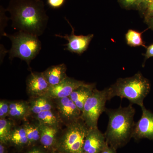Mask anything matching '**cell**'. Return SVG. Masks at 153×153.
Here are the masks:
<instances>
[{
  "label": "cell",
  "instance_id": "8",
  "mask_svg": "<svg viewBox=\"0 0 153 153\" xmlns=\"http://www.w3.org/2000/svg\"><path fill=\"white\" fill-rule=\"evenodd\" d=\"M65 19L72 29V32L71 34H66L65 36H63L57 34L55 35V36L59 38H64L68 41V43L64 45L66 47L64 50L81 55L88 48L91 41L93 39L94 35L92 34H89L87 36H77L75 35L74 28L71 26L68 20L66 18Z\"/></svg>",
  "mask_w": 153,
  "mask_h": 153
},
{
  "label": "cell",
  "instance_id": "6",
  "mask_svg": "<svg viewBox=\"0 0 153 153\" xmlns=\"http://www.w3.org/2000/svg\"><path fill=\"white\" fill-rule=\"evenodd\" d=\"M108 100L107 88L101 91L94 88L85 101L81 118L89 128L98 127L99 118L102 113L105 112V103Z\"/></svg>",
  "mask_w": 153,
  "mask_h": 153
},
{
  "label": "cell",
  "instance_id": "10",
  "mask_svg": "<svg viewBox=\"0 0 153 153\" xmlns=\"http://www.w3.org/2000/svg\"><path fill=\"white\" fill-rule=\"evenodd\" d=\"M86 83L80 80L67 76L63 81L54 86H50L46 96L52 100L70 96L72 92Z\"/></svg>",
  "mask_w": 153,
  "mask_h": 153
},
{
  "label": "cell",
  "instance_id": "16",
  "mask_svg": "<svg viewBox=\"0 0 153 153\" xmlns=\"http://www.w3.org/2000/svg\"><path fill=\"white\" fill-rule=\"evenodd\" d=\"M95 86V83H86L74 90L69 96L82 112L85 101L93 92Z\"/></svg>",
  "mask_w": 153,
  "mask_h": 153
},
{
  "label": "cell",
  "instance_id": "34",
  "mask_svg": "<svg viewBox=\"0 0 153 153\" xmlns=\"http://www.w3.org/2000/svg\"><path fill=\"white\" fill-rule=\"evenodd\" d=\"M52 153H61L57 152V151H52Z\"/></svg>",
  "mask_w": 153,
  "mask_h": 153
},
{
  "label": "cell",
  "instance_id": "22",
  "mask_svg": "<svg viewBox=\"0 0 153 153\" xmlns=\"http://www.w3.org/2000/svg\"><path fill=\"white\" fill-rule=\"evenodd\" d=\"M13 123L11 120L0 119V143L7 145L10 136L13 128Z\"/></svg>",
  "mask_w": 153,
  "mask_h": 153
},
{
  "label": "cell",
  "instance_id": "9",
  "mask_svg": "<svg viewBox=\"0 0 153 153\" xmlns=\"http://www.w3.org/2000/svg\"><path fill=\"white\" fill-rule=\"evenodd\" d=\"M141 108V117L135 124L132 137L137 140L147 138L153 140V113L144 106Z\"/></svg>",
  "mask_w": 153,
  "mask_h": 153
},
{
  "label": "cell",
  "instance_id": "1",
  "mask_svg": "<svg viewBox=\"0 0 153 153\" xmlns=\"http://www.w3.org/2000/svg\"><path fill=\"white\" fill-rule=\"evenodd\" d=\"M12 27L18 32L39 37L47 28L49 17L42 0H10L6 9Z\"/></svg>",
  "mask_w": 153,
  "mask_h": 153
},
{
  "label": "cell",
  "instance_id": "15",
  "mask_svg": "<svg viewBox=\"0 0 153 153\" xmlns=\"http://www.w3.org/2000/svg\"><path fill=\"white\" fill-rule=\"evenodd\" d=\"M31 115L29 102L23 100L10 101L8 117L11 120H25Z\"/></svg>",
  "mask_w": 153,
  "mask_h": 153
},
{
  "label": "cell",
  "instance_id": "11",
  "mask_svg": "<svg viewBox=\"0 0 153 153\" xmlns=\"http://www.w3.org/2000/svg\"><path fill=\"white\" fill-rule=\"evenodd\" d=\"M27 91L30 97L46 95L50 85L43 72H32L26 80Z\"/></svg>",
  "mask_w": 153,
  "mask_h": 153
},
{
  "label": "cell",
  "instance_id": "13",
  "mask_svg": "<svg viewBox=\"0 0 153 153\" xmlns=\"http://www.w3.org/2000/svg\"><path fill=\"white\" fill-rule=\"evenodd\" d=\"M41 138L40 143L46 150H55L61 133V127L51 126L39 123Z\"/></svg>",
  "mask_w": 153,
  "mask_h": 153
},
{
  "label": "cell",
  "instance_id": "4",
  "mask_svg": "<svg viewBox=\"0 0 153 153\" xmlns=\"http://www.w3.org/2000/svg\"><path fill=\"white\" fill-rule=\"evenodd\" d=\"M4 36L8 38L12 42V47L9 51L11 60L18 57L30 66L31 61L41 51V43L38 36L21 32L14 35L5 33Z\"/></svg>",
  "mask_w": 153,
  "mask_h": 153
},
{
  "label": "cell",
  "instance_id": "24",
  "mask_svg": "<svg viewBox=\"0 0 153 153\" xmlns=\"http://www.w3.org/2000/svg\"><path fill=\"white\" fill-rule=\"evenodd\" d=\"M10 102V101L4 100L0 101V119L6 118L9 116Z\"/></svg>",
  "mask_w": 153,
  "mask_h": 153
},
{
  "label": "cell",
  "instance_id": "32",
  "mask_svg": "<svg viewBox=\"0 0 153 153\" xmlns=\"http://www.w3.org/2000/svg\"><path fill=\"white\" fill-rule=\"evenodd\" d=\"M145 22L149 27L153 30V17L146 18L145 19Z\"/></svg>",
  "mask_w": 153,
  "mask_h": 153
},
{
  "label": "cell",
  "instance_id": "19",
  "mask_svg": "<svg viewBox=\"0 0 153 153\" xmlns=\"http://www.w3.org/2000/svg\"><path fill=\"white\" fill-rule=\"evenodd\" d=\"M9 143L18 149L29 146V142L24 127H14L10 136Z\"/></svg>",
  "mask_w": 153,
  "mask_h": 153
},
{
  "label": "cell",
  "instance_id": "12",
  "mask_svg": "<svg viewBox=\"0 0 153 153\" xmlns=\"http://www.w3.org/2000/svg\"><path fill=\"white\" fill-rule=\"evenodd\" d=\"M107 143L104 134L98 127L89 128L84 141L83 151L88 153H100Z\"/></svg>",
  "mask_w": 153,
  "mask_h": 153
},
{
  "label": "cell",
  "instance_id": "17",
  "mask_svg": "<svg viewBox=\"0 0 153 153\" xmlns=\"http://www.w3.org/2000/svg\"><path fill=\"white\" fill-rule=\"evenodd\" d=\"M29 103L31 114L33 116L42 111L55 109L53 100L46 96L31 97Z\"/></svg>",
  "mask_w": 153,
  "mask_h": 153
},
{
  "label": "cell",
  "instance_id": "33",
  "mask_svg": "<svg viewBox=\"0 0 153 153\" xmlns=\"http://www.w3.org/2000/svg\"><path fill=\"white\" fill-rule=\"evenodd\" d=\"M7 145L0 143V153H7V150L6 146Z\"/></svg>",
  "mask_w": 153,
  "mask_h": 153
},
{
  "label": "cell",
  "instance_id": "18",
  "mask_svg": "<svg viewBox=\"0 0 153 153\" xmlns=\"http://www.w3.org/2000/svg\"><path fill=\"white\" fill-rule=\"evenodd\" d=\"M34 116L39 123L46 125L61 127L63 123L55 109L42 111Z\"/></svg>",
  "mask_w": 153,
  "mask_h": 153
},
{
  "label": "cell",
  "instance_id": "25",
  "mask_svg": "<svg viewBox=\"0 0 153 153\" xmlns=\"http://www.w3.org/2000/svg\"><path fill=\"white\" fill-rule=\"evenodd\" d=\"M6 10L3 8L2 6H1L0 8V17H1V37L4 36L6 33L4 32V29L6 27L7 25V22L9 19L6 16L5 12Z\"/></svg>",
  "mask_w": 153,
  "mask_h": 153
},
{
  "label": "cell",
  "instance_id": "31",
  "mask_svg": "<svg viewBox=\"0 0 153 153\" xmlns=\"http://www.w3.org/2000/svg\"><path fill=\"white\" fill-rule=\"evenodd\" d=\"M100 153H116V152L115 149L111 147L107 143Z\"/></svg>",
  "mask_w": 153,
  "mask_h": 153
},
{
  "label": "cell",
  "instance_id": "20",
  "mask_svg": "<svg viewBox=\"0 0 153 153\" xmlns=\"http://www.w3.org/2000/svg\"><path fill=\"white\" fill-rule=\"evenodd\" d=\"M25 128L29 146H33L36 143L40 142L41 138V131L40 125L38 121L36 122H26L23 125Z\"/></svg>",
  "mask_w": 153,
  "mask_h": 153
},
{
  "label": "cell",
  "instance_id": "30",
  "mask_svg": "<svg viewBox=\"0 0 153 153\" xmlns=\"http://www.w3.org/2000/svg\"><path fill=\"white\" fill-rule=\"evenodd\" d=\"M26 153H48L43 147H33Z\"/></svg>",
  "mask_w": 153,
  "mask_h": 153
},
{
  "label": "cell",
  "instance_id": "5",
  "mask_svg": "<svg viewBox=\"0 0 153 153\" xmlns=\"http://www.w3.org/2000/svg\"><path fill=\"white\" fill-rule=\"evenodd\" d=\"M89 128L81 118L66 126L60 133L54 151L61 153H82Z\"/></svg>",
  "mask_w": 153,
  "mask_h": 153
},
{
  "label": "cell",
  "instance_id": "7",
  "mask_svg": "<svg viewBox=\"0 0 153 153\" xmlns=\"http://www.w3.org/2000/svg\"><path fill=\"white\" fill-rule=\"evenodd\" d=\"M53 100L62 123L66 126L81 118L82 111L69 97Z\"/></svg>",
  "mask_w": 153,
  "mask_h": 153
},
{
  "label": "cell",
  "instance_id": "35",
  "mask_svg": "<svg viewBox=\"0 0 153 153\" xmlns=\"http://www.w3.org/2000/svg\"><path fill=\"white\" fill-rule=\"evenodd\" d=\"M82 153H88L86 152H84V151H83V152H82Z\"/></svg>",
  "mask_w": 153,
  "mask_h": 153
},
{
  "label": "cell",
  "instance_id": "23",
  "mask_svg": "<svg viewBox=\"0 0 153 153\" xmlns=\"http://www.w3.org/2000/svg\"><path fill=\"white\" fill-rule=\"evenodd\" d=\"M138 0H117L121 7L126 10H137Z\"/></svg>",
  "mask_w": 153,
  "mask_h": 153
},
{
  "label": "cell",
  "instance_id": "28",
  "mask_svg": "<svg viewBox=\"0 0 153 153\" xmlns=\"http://www.w3.org/2000/svg\"><path fill=\"white\" fill-rule=\"evenodd\" d=\"M143 55L145 56L144 61L143 63V65H144L146 60L150 57H153V44L147 47L146 51Z\"/></svg>",
  "mask_w": 153,
  "mask_h": 153
},
{
  "label": "cell",
  "instance_id": "29",
  "mask_svg": "<svg viewBox=\"0 0 153 153\" xmlns=\"http://www.w3.org/2000/svg\"><path fill=\"white\" fill-rule=\"evenodd\" d=\"M143 15L145 19L153 17V1L148 6Z\"/></svg>",
  "mask_w": 153,
  "mask_h": 153
},
{
  "label": "cell",
  "instance_id": "21",
  "mask_svg": "<svg viewBox=\"0 0 153 153\" xmlns=\"http://www.w3.org/2000/svg\"><path fill=\"white\" fill-rule=\"evenodd\" d=\"M145 31L140 32L132 29L128 30L125 35L127 44L131 47H135L141 46L147 48V47L145 45V42L143 40L142 36L143 33Z\"/></svg>",
  "mask_w": 153,
  "mask_h": 153
},
{
  "label": "cell",
  "instance_id": "26",
  "mask_svg": "<svg viewBox=\"0 0 153 153\" xmlns=\"http://www.w3.org/2000/svg\"><path fill=\"white\" fill-rule=\"evenodd\" d=\"M153 1V0H138L137 10L139 11L143 15L148 6Z\"/></svg>",
  "mask_w": 153,
  "mask_h": 153
},
{
  "label": "cell",
  "instance_id": "14",
  "mask_svg": "<svg viewBox=\"0 0 153 153\" xmlns=\"http://www.w3.org/2000/svg\"><path fill=\"white\" fill-rule=\"evenodd\" d=\"M67 67L64 63L50 66L43 71L45 78L50 86L60 83L67 77Z\"/></svg>",
  "mask_w": 153,
  "mask_h": 153
},
{
  "label": "cell",
  "instance_id": "3",
  "mask_svg": "<svg viewBox=\"0 0 153 153\" xmlns=\"http://www.w3.org/2000/svg\"><path fill=\"white\" fill-rule=\"evenodd\" d=\"M150 89L149 81L139 71L131 77L118 78L114 84L108 88V100L119 97L127 99L131 104L141 108Z\"/></svg>",
  "mask_w": 153,
  "mask_h": 153
},
{
  "label": "cell",
  "instance_id": "2",
  "mask_svg": "<svg viewBox=\"0 0 153 153\" xmlns=\"http://www.w3.org/2000/svg\"><path fill=\"white\" fill-rule=\"evenodd\" d=\"M131 103L126 107L106 108L108 124L104 134L106 142L116 150L124 146L132 137L135 123V109Z\"/></svg>",
  "mask_w": 153,
  "mask_h": 153
},
{
  "label": "cell",
  "instance_id": "27",
  "mask_svg": "<svg viewBox=\"0 0 153 153\" xmlns=\"http://www.w3.org/2000/svg\"><path fill=\"white\" fill-rule=\"evenodd\" d=\"M66 0H47L48 5L53 9H58L64 4Z\"/></svg>",
  "mask_w": 153,
  "mask_h": 153
}]
</instances>
